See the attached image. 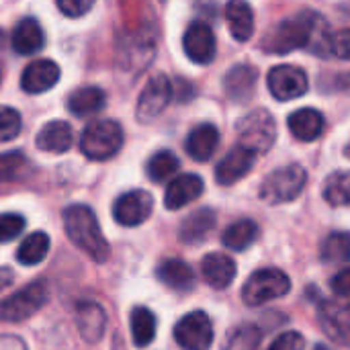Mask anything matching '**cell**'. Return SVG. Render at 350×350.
<instances>
[{"label":"cell","instance_id":"1","mask_svg":"<svg viewBox=\"0 0 350 350\" xmlns=\"http://www.w3.org/2000/svg\"><path fill=\"white\" fill-rule=\"evenodd\" d=\"M328 45L330 35L326 33V23L316 12H299L285 18L277 23L262 39V49L275 55H285L301 47H320L324 53Z\"/></svg>","mask_w":350,"mask_h":350},{"label":"cell","instance_id":"2","mask_svg":"<svg viewBox=\"0 0 350 350\" xmlns=\"http://www.w3.org/2000/svg\"><path fill=\"white\" fill-rule=\"evenodd\" d=\"M64 228L70 242L94 262H107L111 248L105 240L94 211L86 205H70L64 211Z\"/></svg>","mask_w":350,"mask_h":350},{"label":"cell","instance_id":"3","mask_svg":"<svg viewBox=\"0 0 350 350\" xmlns=\"http://www.w3.org/2000/svg\"><path fill=\"white\" fill-rule=\"evenodd\" d=\"M121 146H123V129L117 121L111 119L90 123L80 137L82 154L94 162L111 160L115 154H119Z\"/></svg>","mask_w":350,"mask_h":350},{"label":"cell","instance_id":"4","mask_svg":"<svg viewBox=\"0 0 350 350\" xmlns=\"http://www.w3.org/2000/svg\"><path fill=\"white\" fill-rule=\"evenodd\" d=\"M308 183V172L299 164H287L269 174L260 185V199L269 205H281L297 199Z\"/></svg>","mask_w":350,"mask_h":350},{"label":"cell","instance_id":"5","mask_svg":"<svg viewBox=\"0 0 350 350\" xmlns=\"http://www.w3.org/2000/svg\"><path fill=\"white\" fill-rule=\"evenodd\" d=\"M291 291V279L281 269H260L248 277L242 289V299L248 308L265 306Z\"/></svg>","mask_w":350,"mask_h":350},{"label":"cell","instance_id":"6","mask_svg":"<svg viewBox=\"0 0 350 350\" xmlns=\"http://www.w3.org/2000/svg\"><path fill=\"white\" fill-rule=\"evenodd\" d=\"M49 299V289L45 281L29 283L25 289L0 301V322H25L33 318Z\"/></svg>","mask_w":350,"mask_h":350},{"label":"cell","instance_id":"7","mask_svg":"<svg viewBox=\"0 0 350 350\" xmlns=\"http://www.w3.org/2000/svg\"><path fill=\"white\" fill-rule=\"evenodd\" d=\"M238 137H240V146L252 150L256 156L267 154L277 137V125L273 115L265 109L248 113L238 123Z\"/></svg>","mask_w":350,"mask_h":350},{"label":"cell","instance_id":"8","mask_svg":"<svg viewBox=\"0 0 350 350\" xmlns=\"http://www.w3.org/2000/svg\"><path fill=\"white\" fill-rule=\"evenodd\" d=\"M174 340L185 350H209L213 345V324L205 312H191L174 326Z\"/></svg>","mask_w":350,"mask_h":350},{"label":"cell","instance_id":"9","mask_svg":"<svg viewBox=\"0 0 350 350\" xmlns=\"http://www.w3.org/2000/svg\"><path fill=\"white\" fill-rule=\"evenodd\" d=\"M318 320L324 334L350 350V299H326L318 310Z\"/></svg>","mask_w":350,"mask_h":350},{"label":"cell","instance_id":"10","mask_svg":"<svg viewBox=\"0 0 350 350\" xmlns=\"http://www.w3.org/2000/svg\"><path fill=\"white\" fill-rule=\"evenodd\" d=\"M172 100V84L164 74L154 76L152 80H148L146 88L139 94L137 100V121L148 123L154 121L156 117H160L164 113V109L168 107V103Z\"/></svg>","mask_w":350,"mask_h":350},{"label":"cell","instance_id":"11","mask_svg":"<svg viewBox=\"0 0 350 350\" xmlns=\"http://www.w3.org/2000/svg\"><path fill=\"white\" fill-rule=\"evenodd\" d=\"M154 209V199L148 191H129L123 193L115 205H113V217L117 219V224L125 226V228H135L142 226L144 221H148V217L152 215Z\"/></svg>","mask_w":350,"mask_h":350},{"label":"cell","instance_id":"12","mask_svg":"<svg viewBox=\"0 0 350 350\" xmlns=\"http://www.w3.org/2000/svg\"><path fill=\"white\" fill-rule=\"evenodd\" d=\"M269 90L277 100H293L308 92V76L297 66H275L269 72Z\"/></svg>","mask_w":350,"mask_h":350},{"label":"cell","instance_id":"13","mask_svg":"<svg viewBox=\"0 0 350 350\" xmlns=\"http://www.w3.org/2000/svg\"><path fill=\"white\" fill-rule=\"evenodd\" d=\"M183 47L191 62H195L199 66L211 64L215 57V35H213L211 27L201 21L189 25V29L183 37Z\"/></svg>","mask_w":350,"mask_h":350},{"label":"cell","instance_id":"14","mask_svg":"<svg viewBox=\"0 0 350 350\" xmlns=\"http://www.w3.org/2000/svg\"><path fill=\"white\" fill-rule=\"evenodd\" d=\"M256 162V154L244 146H236L234 150H230L224 160L217 164L215 168V180L224 187H230L238 180H242L254 166Z\"/></svg>","mask_w":350,"mask_h":350},{"label":"cell","instance_id":"15","mask_svg":"<svg viewBox=\"0 0 350 350\" xmlns=\"http://www.w3.org/2000/svg\"><path fill=\"white\" fill-rule=\"evenodd\" d=\"M59 80V66L51 59H35L23 70L21 86L29 94H41L53 88Z\"/></svg>","mask_w":350,"mask_h":350},{"label":"cell","instance_id":"16","mask_svg":"<svg viewBox=\"0 0 350 350\" xmlns=\"http://www.w3.org/2000/svg\"><path fill=\"white\" fill-rule=\"evenodd\" d=\"M203 178L197 174H180L176 178L170 180V185L166 187L164 193V205L170 211L183 209L185 205L193 203L195 199H199L203 195Z\"/></svg>","mask_w":350,"mask_h":350},{"label":"cell","instance_id":"17","mask_svg":"<svg viewBox=\"0 0 350 350\" xmlns=\"http://www.w3.org/2000/svg\"><path fill=\"white\" fill-rule=\"evenodd\" d=\"M76 326L86 342L96 345L107 330V314L94 301H80L76 306Z\"/></svg>","mask_w":350,"mask_h":350},{"label":"cell","instance_id":"18","mask_svg":"<svg viewBox=\"0 0 350 350\" xmlns=\"http://www.w3.org/2000/svg\"><path fill=\"white\" fill-rule=\"evenodd\" d=\"M201 275L213 289H226L236 279V262L224 252H211L201 262Z\"/></svg>","mask_w":350,"mask_h":350},{"label":"cell","instance_id":"19","mask_svg":"<svg viewBox=\"0 0 350 350\" xmlns=\"http://www.w3.org/2000/svg\"><path fill=\"white\" fill-rule=\"evenodd\" d=\"M45 45V33L39 21L27 16L21 18L12 31V49L21 55H33Z\"/></svg>","mask_w":350,"mask_h":350},{"label":"cell","instance_id":"20","mask_svg":"<svg viewBox=\"0 0 350 350\" xmlns=\"http://www.w3.org/2000/svg\"><path fill=\"white\" fill-rule=\"evenodd\" d=\"M256 78H258V72L248 64H240L232 68L224 80L228 96L236 103H246L256 88Z\"/></svg>","mask_w":350,"mask_h":350},{"label":"cell","instance_id":"21","mask_svg":"<svg viewBox=\"0 0 350 350\" xmlns=\"http://www.w3.org/2000/svg\"><path fill=\"white\" fill-rule=\"evenodd\" d=\"M217 144H219V131L215 125L211 123H203V125H197L189 137H187V152L193 160L197 162H207L215 150H217Z\"/></svg>","mask_w":350,"mask_h":350},{"label":"cell","instance_id":"22","mask_svg":"<svg viewBox=\"0 0 350 350\" xmlns=\"http://www.w3.org/2000/svg\"><path fill=\"white\" fill-rule=\"evenodd\" d=\"M156 277L162 285H166L172 291H189L195 285V273L193 269L178 258H168L158 265Z\"/></svg>","mask_w":350,"mask_h":350},{"label":"cell","instance_id":"23","mask_svg":"<svg viewBox=\"0 0 350 350\" xmlns=\"http://www.w3.org/2000/svg\"><path fill=\"white\" fill-rule=\"evenodd\" d=\"M228 27L238 41H248L254 33V10L246 0H230L226 4Z\"/></svg>","mask_w":350,"mask_h":350},{"label":"cell","instance_id":"24","mask_svg":"<svg viewBox=\"0 0 350 350\" xmlns=\"http://www.w3.org/2000/svg\"><path fill=\"white\" fill-rule=\"evenodd\" d=\"M72 127L66 121H51L37 133V148L49 154H64L72 148Z\"/></svg>","mask_w":350,"mask_h":350},{"label":"cell","instance_id":"25","mask_svg":"<svg viewBox=\"0 0 350 350\" xmlns=\"http://www.w3.org/2000/svg\"><path fill=\"white\" fill-rule=\"evenodd\" d=\"M287 125L297 139L314 142L324 131V115L316 109H299V111L289 115Z\"/></svg>","mask_w":350,"mask_h":350},{"label":"cell","instance_id":"26","mask_svg":"<svg viewBox=\"0 0 350 350\" xmlns=\"http://www.w3.org/2000/svg\"><path fill=\"white\" fill-rule=\"evenodd\" d=\"M215 219H217L215 211H211V209H199V211L191 213L180 226V232H178L180 240L191 246L201 244L215 228Z\"/></svg>","mask_w":350,"mask_h":350},{"label":"cell","instance_id":"27","mask_svg":"<svg viewBox=\"0 0 350 350\" xmlns=\"http://www.w3.org/2000/svg\"><path fill=\"white\" fill-rule=\"evenodd\" d=\"M105 107V92L98 86H84L70 94L68 109L76 117H90Z\"/></svg>","mask_w":350,"mask_h":350},{"label":"cell","instance_id":"28","mask_svg":"<svg viewBox=\"0 0 350 350\" xmlns=\"http://www.w3.org/2000/svg\"><path fill=\"white\" fill-rule=\"evenodd\" d=\"M129 328H131L133 345H135L137 349H144V347L152 345V340L156 338L158 322H156V316H154L148 308L137 306V308L131 310Z\"/></svg>","mask_w":350,"mask_h":350},{"label":"cell","instance_id":"29","mask_svg":"<svg viewBox=\"0 0 350 350\" xmlns=\"http://www.w3.org/2000/svg\"><path fill=\"white\" fill-rule=\"evenodd\" d=\"M49 244L51 242L45 232H33L21 242V246L16 250V260L23 267H35L45 260V256L49 252Z\"/></svg>","mask_w":350,"mask_h":350},{"label":"cell","instance_id":"30","mask_svg":"<svg viewBox=\"0 0 350 350\" xmlns=\"http://www.w3.org/2000/svg\"><path fill=\"white\" fill-rule=\"evenodd\" d=\"M256 238H258V226L252 219H240V221L232 224L230 228H226V232L221 236V242H224L226 248L236 250V252H242Z\"/></svg>","mask_w":350,"mask_h":350},{"label":"cell","instance_id":"31","mask_svg":"<svg viewBox=\"0 0 350 350\" xmlns=\"http://www.w3.org/2000/svg\"><path fill=\"white\" fill-rule=\"evenodd\" d=\"M322 197L332 207H347V205H350V170L332 172L324 183Z\"/></svg>","mask_w":350,"mask_h":350},{"label":"cell","instance_id":"32","mask_svg":"<svg viewBox=\"0 0 350 350\" xmlns=\"http://www.w3.org/2000/svg\"><path fill=\"white\" fill-rule=\"evenodd\" d=\"M320 256L328 265L350 260V234L349 232H332L320 248Z\"/></svg>","mask_w":350,"mask_h":350},{"label":"cell","instance_id":"33","mask_svg":"<svg viewBox=\"0 0 350 350\" xmlns=\"http://www.w3.org/2000/svg\"><path fill=\"white\" fill-rule=\"evenodd\" d=\"M178 166H180L178 158H176L172 152L162 150V152H156V154L150 158L146 170H148V176H150L154 183H164V180H168L170 176L176 174Z\"/></svg>","mask_w":350,"mask_h":350},{"label":"cell","instance_id":"34","mask_svg":"<svg viewBox=\"0 0 350 350\" xmlns=\"http://www.w3.org/2000/svg\"><path fill=\"white\" fill-rule=\"evenodd\" d=\"M260 338L262 334L256 326L242 324L228 334L224 350H256L260 345Z\"/></svg>","mask_w":350,"mask_h":350},{"label":"cell","instance_id":"35","mask_svg":"<svg viewBox=\"0 0 350 350\" xmlns=\"http://www.w3.org/2000/svg\"><path fill=\"white\" fill-rule=\"evenodd\" d=\"M29 174V160L21 152L0 154V183H14Z\"/></svg>","mask_w":350,"mask_h":350},{"label":"cell","instance_id":"36","mask_svg":"<svg viewBox=\"0 0 350 350\" xmlns=\"http://www.w3.org/2000/svg\"><path fill=\"white\" fill-rule=\"evenodd\" d=\"M21 113L12 107H0V142H10L21 133Z\"/></svg>","mask_w":350,"mask_h":350},{"label":"cell","instance_id":"37","mask_svg":"<svg viewBox=\"0 0 350 350\" xmlns=\"http://www.w3.org/2000/svg\"><path fill=\"white\" fill-rule=\"evenodd\" d=\"M25 230V219L18 213H2L0 215V244L12 242Z\"/></svg>","mask_w":350,"mask_h":350},{"label":"cell","instance_id":"38","mask_svg":"<svg viewBox=\"0 0 350 350\" xmlns=\"http://www.w3.org/2000/svg\"><path fill=\"white\" fill-rule=\"evenodd\" d=\"M306 347V340L299 332L291 330V332H283L279 334L273 345L269 347V350H304Z\"/></svg>","mask_w":350,"mask_h":350},{"label":"cell","instance_id":"39","mask_svg":"<svg viewBox=\"0 0 350 350\" xmlns=\"http://www.w3.org/2000/svg\"><path fill=\"white\" fill-rule=\"evenodd\" d=\"M55 2L57 8L70 18H78L94 6V0H55Z\"/></svg>","mask_w":350,"mask_h":350},{"label":"cell","instance_id":"40","mask_svg":"<svg viewBox=\"0 0 350 350\" xmlns=\"http://www.w3.org/2000/svg\"><path fill=\"white\" fill-rule=\"evenodd\" d=\"M328 49L342 59H350V29L338 31L336 35H330V45Z\"/></svg>","mask_w":350,"mask_h":350},{"label":"cell","instance_id":"41","mask_svg":"<svg viewBox=\"0 0 350 350\" xmlns=\"http://www.w3.org/2000/svg\"><path fill=\"white\" fill-rule=\"evenodd\" d=\"M332 291L338 297H350V269H342L332 279Z\"/></svg>","mask_w":350,"mask_h":350},{"label":"cell","instance_id":"42","mask_svg":"<svg viewBox=\"0 0 350 350\" xmlns=\"http://www.w3.org/2000/svg\"><path fill=\"white\" fill-rule=\"evenodd\" d=\"M0 350H27V345L18 336L4 334V336H0Z\"/></svg>","mask_w":350,"mask_h":350},{"label":"cell","instance_id":"43","mask_svg":"<svg viewBox=\"0 0 350 350\" xmlns=\"http://www.w3.org/2000/svg\"><path fill=\"white\" fill-rule=\"evenodd\" d=\"M12 283V273L6 267H0V289L8 287Z\"/></svg>","mask_w":350,"mask_h":350},{"label":"cell","instance_id":"44","mask_svg":"<svg viewBox=\"0 0 350 350\" xmlns=\"http://www.w3.org/2000/svg\"><path fill=\"white\" fill-rule=\"evenodd\" d=\"M338 84H340V88H345V90H349L350 92V72L342 74V76L338 78Z\"/></svg>","mask_w":350,"mask_h":350},{"label":"cell","instance_id":"45","mask_svg":"<svg viewBox=\"0 0 350 350\" xmlns=\"http://www.w3.org/2000/svg\"><path fill=\"white\" fill-rule=\"evenodd\" d=\"M314 350H328V349H326V347H320V345H318V347H316Z\"/></svg>","mask_w":350,"mask_h":350},{"label":"cell","instance_id":"46","mask_svg":"<svg viewBox=\"0 0 350 350\" xmlns=\"http://www.w3.org/2000/svg\"><path fill=\"white\" fill-rule=\"evenodd\" d=\"M0 78H2V64H0Z\"/></svg>","mask_w":350,"mask_h":350},{"label":"cell","instance_id":"47","mask_svg":"<svg viewBox=\"0 0 350 350\" xmlns=\"http://www.w3.org/2000/svg\"><path fill=\"white\" fill-rule=\"evenodd\" d=\"M0 41H2V31H0Z\"/></svg>","mask_w":350,"mask_h":350},{"label":"cell","instance_id":"48","mask_svg":"<svg viewBox=\"0 0 350 350\" xmlns=\"http://www.w3.org/2000/svg\"><path fill=\"white\" fill-rule=\"evenodd\" d=\"M349 156H350V148H349Z\"/></svg>","mask_w":350,"mask_h":350}]
</instances>
